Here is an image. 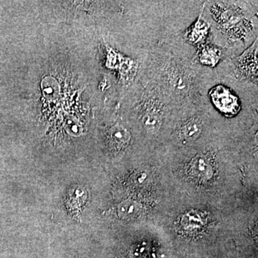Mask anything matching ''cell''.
Wrapping results in <instances>:
<instances>
[{
    "label": "cell",
    "mask_w": 258,
    "mask_h": 258,
    "mask_svg": "<svg viewBox=\"0 0 258 258\" xmlns=\"http://www.w3.org/2000/svg\"><path fill=\"white\" fill-rule=\"evenodd\" d=\"M107 138L111 149L116 152H120L125 149L130 144L132 134L124 125L116 123L108 129Z\"/></svg>",
    "instance_id": "cell-4"
},
{
    "label": "cell",
    "mask_w": 258,
    "mask_h": 258,
    "mask_svg": "<svg viewBox=\"0 0 258 258\" xmlns=\"http://www.w3.org/2000/svg\"><path fill=\"white\" fill-rule=\"evenodd\" d=\"M141 207L138 204L132 201H126L120 204L118 207V215L121 218L134 219L140 215Z\"/></svg>",
    "instance_id": "cell-6"
},
{
    "label": "cell",
    "mask_w": 258,
    "mask_h": 258,
    "mask_svg": "<svg viewBox=\"0 0 258 258\" xmlns=\"http://www.w3.org/2000/svg\"><path fill=\"white\" fill-rule=\"evenodd\" d=\"M132 113L146 134L157 136L169 125L173 108L161 90L143 76L137 81Z\"/></svg>",
    "instance_id": "cell-2"
},
{
    "label": "cell",
    "mask_w": 258,
    "mask_h": 258,
    "mask_svg": "<svg viewBox=\"0 0 258 258\" xmlns=\"http://www.w3.org/2000/svg\"><path fill=\"white\" fill-rule=\"evenodd\" d=\"M257 38L240 55L230 58L236 77L242 81L257 85Z\"/></svg>",
    "instance_id": "cell-3"
},
{
    "label": "cell",
    "mask_w": 258,
    "mask_h": 258,
    "mask_svg": "<svg viewBox=\"0 0 258 258\" xmlns=\"http://www.w3.org/2000/svg\"><path fill=\"white\" fill-rule=\"evenodd\" d=\"M189 167L194 175L208 179L212 173L211 156L204 152L197 154L190 161Z\"/></svg>",
    "instance_id": "cell-5"
},
{
    "label": "cell",
    "mask_w": 258,
    "mask_h": 258,
    "mask_svg": "<svg viewBox=\"0 0 258 258\" xmlns=\"http://www.w3.org/2000/svg\"><path fill=\"white\" fill-rule=\"evenodd\" d=\"M257 8L246 2H208L202 18L210 26V42L232 57L257 37Z\"/></svg>",
    "instance_id": "cell-1"
}]
</instances>
